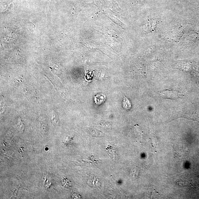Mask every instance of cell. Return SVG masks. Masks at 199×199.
<instances>
[{
	"label": "cell",
	"mask_w": 199,
	"mask_h": 199,
	"mask_svg": "<svg viewBox=\"0 0 199 199\" xmlns=\"http://www.w3.org/2000/svg\"><path fill=\"white\" fill-rule=\"evenodd\" d=\"M160 95L163 97L176 99L182 97L183 94L180 92L173 90H165L162 92Z\"/></svg>",
	"instance_id": "cell-1"
},
{
	"label": "cell",
	"mask_w": 199,
	"mask_h": 199,
	"mask_svg": "<svg viewBox=\"0 0 199 199\" xmlns=\"http://www.w3.org/2000/svg\"><path fill=\"white\" fill-rule=\"evenodd\" d=\"M106 100V96L103 94L97 95L95 97V100L96 104H100L105 101Z\"/></svg>",
	"instance_id": "cell-2"
},
{
	"label": "cell",
	"mask_w": 199,
	"mask_h": 199,
	"mask_svg": "<svg viewBox=\"0 0 199 199\" xmlns=\"http://www.w3.org/2000/svg\"><path fill=\"white\" fill-rule=\"evenodd\" d=\"M123 107L125 109H129L131 107V103L126 97H125L123 102Z\"/></svg>",
	"instance_id": "cell-3"
},
{
	"label": "cell",
	"mask_w": 199,
	"mask_h": 199,
	"mask_svg": "<svg viewBox=\"0 0 199 199\" xmlns=\"http://www.w3.org/2000/svg\"><path fill=\"white\" fill-rule=\"evenodd\" d=\"M52 123H54L55 125L58 124L59 119H58V116L55 112L53 111L52 113Z\"/></svg>",
	"instance_id": "cell-4"
},
{
	"label": "cell",
	"mask_w": 199,
	"mask_h": 199,
	"mask_svg": "<svg viewBox=\"0 0 199 199\" xmlns=\"http://www.w3.org/2000/svg\"><path fill=\"white\" fill-rule=\"evenodd\" d=\"M18 125L20 128L22 129V131H23L24 129H25V126H24L23 123L22 119L20 117L18 118Z\"/></svg>",
	"instance_id": "cell-5"
}]
</instances>
